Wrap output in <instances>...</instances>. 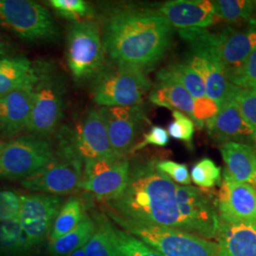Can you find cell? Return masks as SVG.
I'll return each instance as SVG.
<instances>
[{
  "label": "cell",
  "instance_id": "1",
  "mask_svg": "<svg viewBox=\"0 0 256 256\" xmlns=\"http://www.w3.org/2000/svg\"><path fill=\"white\" fill-rule=\"evenodd\" d=\"M174 32L158 10L134 7L112 10L102 30L106 54L113 62L144 72L164 58Z\"/></svg>",
  "mask_w": 256,
  "mask_h": 256
},
{
  "label": "cell",
  "instance_id": "2",
  "mask_svg": "<svg viewBox=\"0 0 256 256\" xmlns=\"http://www.w3.org/2000/svg\"><path fill=\"white\" fill-rule=\"evenodd\" d=\"M178 186L156 169L155 160L142 162L131 166L120 196L104 204L106 210L122 218L191 234L182 212Z\"/></svg>",
  "mask_w": 256,
  "mask_h": 256
},
{
  "label": "cell",
  "instance_id": "3",
  "mask_svg": "<svg viewBox=\"0 0 256 256\" xmlns=\"http://www.w3.org/2000/svg\"><path fill=\"white\" fill-rule=\"evenodd\" d=\"M192 54L206 58L226 72L242 64L256 46V20L244 28L227 27L218 32L207 28L180 30Z\"/></svg>",
  "mask_w": 256,
  "mask_h": 256
},
{
  "label": "cell",
  "instance_id": "4",
  "mask_svg": "<svg viewBox=\"0 0 256 256\" xmlns=\"http://www.w3.org/2000/svg\"><path fill=\"white\" fill-rule=\"evenodd\" d=\"M106 212L119 228L162 256H216L218 254L216 241L182 230L128 220L110 210Z\"/></svg>",
  "mask_w": 256,
  "mask_h": 256
},
{
  "label": "cell",
  "instance_id": "5",
  "mask_svg": "<svg viewBox=\"0 0 256 256\" xmlns=\"http://www.w3.org/2000/svg\"><path fill=\"white\" fill-rule=\"evenodd\" d=\"M151 88L144 70L113 62L95 77L92 98L101 108L140 106Z\"/></svg>",
  "mask_w": 256,
  "mask_h": 256
},
{
  "label": "cell",
  "instance_id": "6",
  "mask_svg": "<svg viewBox=\"0 0 256 256\" xmlns=\"http://www.w3.org/2000/svg\"><path fill=\"white\" fill-rule=\"evenodd\" d=\"M64 86L54 70L46 63L37 64L32 108L27 132L50 138L59 126L64 111Z\"/></svg>",
  "mask_w": 256,
  "mask_h": 256
},
{
  "label": "cell",
  "instance_id": "7",
  "mask_svg": "<svg viewBox=\"0 0 256 256\" xmlns=\"http://www.w3.org/2000/svg\"><path fill=\"white\" fill-rule=\"evenodd\" d=\"M106 55L101 28L96 21L90 19L70 26L66 62L76 80L96 77L104 68Z\"/></svg>",
  "mask_w": 256,
  "mask_h": 256
},
{
  "label": "cell",
  "instance_id": "8",
  "mask_svg": "<svg viewBox=\"0 0 256 256\" xmlns=\"http://www.w3.org/2000/svg\"><path fill=\"white\" fill-rule=\"evenodd\" d=\"M0 26L28 42H50L60 37L50 12L30 0H0Z\"/></svg>",
  "mask_w": 256,
  "mask_h": 256
},
{
  "label": "cell",
  "instance_id": "9",
  "mask_svg": "<svg viewBox=\"0 0 256 256\" xmlns=\"http://www.w3.org/2000/svg\"><path fill=\"white\" fill-rule=\"evenodd\" d=\"M84 164L72 151L59 144L54 158L36 173L20 180L27 190L52 196H62L79 190Z\"/></svg>",
  "mask_w": 256,
  "mask_h": 256
},
{
  "label": "cell",
  "instance_id": "10",
  "mask_svg": "<svg viewBox=\"0 0 256 256\" xmlns=\"http://www.w3.org/2000/svg\"><path fill=\"white\" fill-rule=\"evenodd\" d=\"M50 138L18 136L0 146V178L23 180L36 173L54 158Z\"/></svg>",
  "mask_w": 256,
  "mask_h": 256
},
{
  "label": "cell",
  "instance_id": "11",
  "mask_svg": "<svg viewBox=\"0 0 256 256\" xmlns=\"http://www.w3.org/2000/svg\"><path fill=\"white\" fill-rule=\"evenodd\" d=\"M58 142L68 147L84 164L117 156L112 150L106 124L97 108L88 110L74 129L63 128Z\"/></svg>",
  "mask_w": 256,
  "mask_h": 256
},
{
  "label": "cell",
  "instance_id": "12",
  "mask_svg": "<svg viewBox=\"0 0 256 256\" xmlns=\"http://www.w3.org/2000/svg\"><path fill=\"white\" fill-rule=\"evenodd\" d=\"M130 168L128 156H114L86 162L79 190L102 203L113 200L124 191Z\"/></svg>",
  "mask_w": 256,
  "mask_h": 256
},
{
  "label": "cell",
  "instance_id": "13",
  "mask_svg": "<svg viewBox=\"0 0 256 256\" xmlns=\"http://www.w3.org/2000/svg\"><path fill=\"white\" fill-rule=\"evenodd\" d=\"M62 198L46 194H21L18 220L30 248L45 241L63 205Z\"/></svg>",
  "mask_w": 256,
  "mask_h": 256
},
{
  "label": "cell",
  "instance_id": "14",
  "mask_svg": "<svg viewBox=\"0 0 256 256\" xmlns=\"http://www.w3.org/2000/svg\"><path fill=\"white\" fill-rule=\"evenodd\" d=\"M98 110L106 124L113 152L117 156L131 154L146 120L140 104L132 106H102Z\"/></svg>",
  "mask_w": 256,
  "mask_h": 256
},
{
  "label": "cell",
  "instance_id": "15",
  "mask_svg": "<svg viewBox=\"0 0 256 256\" xmlns=\"http://www.w3.org/2000/svg\"><path fill=\"white\" fill-rule=\"evenodd\" d=\"M216 202L221 220L256 226V190L239 182L226 170L223 172Z\"/></svg>",
  "mask_w": 256,
  "mask_h": 256
},
{
  "label": "cell",
  "instance_id": "16",
  "mask_svg": "<svg viewBox=\"0 0 256 256\" xmlns=\"http://www.w3.org/2000/svg\"><path fill=\"white\" fill-rule=\"evenodd\" d=\"M236 86L214 116L206 120L209 137L218 144H244L254 146L252 131L248 128L234 97Z\"/></svg>",
  "mask_w": 256,
  "mask_h": 256
},
{
  "label": "cell",
  "instance_id": "17",
  "mask_svg": "<svg viewBox=\"0 0 256 256\" xmlns=\"http://www.w3.org/2000/svg\"><path fill=\"white\" fill-rule=\"evenodd\" d=\"M158 12L174 28H207L216 21L214 2L208 0H172L164 3Z\"/></svg>",
  "mask_w": 256,
  "mask_h": 256
},
{
  "label": "cell",
  "instance_id": "18",
  "mask_svg": "<svg viewBox=\"0 0 256 256\" xmlns=\"http://www.w3.org/2000/svg\"><path fill=\"white\" fill-rule=\"evenodd\" d=\"M156 79H170L180 84L191 94L196 102V119L198 128L204 126V120L216 114L218 108L207 96L200 76L186 62L169 64L156 74Z\"/></svg>",
  "mask_w": 256,
  "mask_h": 256
},
{
  "label": "cell",
  "instance_id": "19",
  "mask_svg": "<svg viewBox=\"0 0 256 256\" xmlns=\"http://www.w3.org/2000/svg\"><path fill=\"white\" fill-rule=\"evenodd\" d=\"M34 84L0 97V135L16 138L27 131L32 108Z\"/></svg>",
  "mask_w": 256,
  "mask_h": 256
},
{
  "label": "cell",
  "instance_id": "20",
  "mask_svg": "<svg viewBox=\"0 0 256 256\" xmlns=\"http://www.w3.org/2000/svg\"><path fill=\"white\" fill-rule=\"evenodd\" d=\"M216 256H256V226L220 218Z\"/></svg>",
  "mask_w": 256,
  "mask_h": 256
},
{
  "label": "cell",
  "instance_id": "21",
  "mask_svg": "<svg viewBox=\"0 0 256 256\" xmlns=\"http://www.w3.org/2000/svg\"><path fill=\"white\" fill-rule=\"evenodd\" d=\"M225 162V170L239 182L256 190V148L236 142H227L220 146Z\"/></svg>",
  "mask_w": 256,
  "mask_h": 256
},
{
  "label": "cell",
  "instance_id": "22",
  "mask_svg": "<svg viewBox=\"0 0 256 256\" xmlns=\"http://www.w3.org/2000/svg\"><path fill=\"white\" fill-rule=\"evenodd\" d=\"M149 101L158 106L182 112L198 128L196 102L180 84L170 79H156V84L149 92Z\"/></svg>",
  "mask_w": 256,
  "mask_h": 256
},
{
  "label": "cell",
  "instance_id": "23",
  "mask_svg": "<svg viewBox=\"0 0 256 256\" xmlns=\"http://www.w3.org/2000/svg\"><path fill=\"white\" fill-rule=\"evenodd\" d=\"M185 62L190 64L192 70L200 76L207 96L220 110L222 104L232 92L234 86L227 80L224 72L218 66L206 58L189 54Z\"/></svg>",
  "mask_w": 256,
  "mask_h": 256
},
{
  "label": "cell",
  "instance_id": "24",
  "mask_svg": "<svg viewBox=\"0 0 256 256\" xmlns=\"http://www.w3.org/2000/svg\"><path fill=\"white\" fill-rule=\"evenodd\" d=\"M37 64L24 56L0 58V97L36 82Z\"/></svg>",
  "mask_w": 256,
  "mask_h": 256
},
{
  "label": "cell",
  "instance_id": "25",
  "mask_svg": "<svg viewBox=\"0 0 256 256\" xmlns=\"http://www.w3.org/2000/svg\"><path fill=\"white\" fill-rule=\"evenodd\" d=\"M96 220L106 230L110 241L120 256H162L138 238L119 228L108 220V216L98 214Z\"/></svg>",
  "mask_w": 256,
  "mask_h": 256
},
{
  "label": "cell",
  "instance_id": "26",
  "mask_svg": "<svg viewBox=\"0 0 256 256\" xmlns=\"http://www.w3.org/2000/svg\"><path fill=\"white\" fill-rule=\"evenodd\" d=\"M96 222L86 214L80 224L61 238L48 242V252L50 256H68L74 250L84 247L96 230Z\"/></svg>",
  "mask_w": 256,
  "mask_h": 256
},
{
  "label": "cell",
  "instance_id": "27",
  "mask_svg": "<svg viewBox=\"0 0 256 256\" xmlns=\"http://www.w3.org/2000/svg\"><path fill=\"white\" fill-rule=\"evenodd\" d=\"M88 214L84 202L80 198L72 196L63 203L55 220L52 232L50 234V241L63 236L68 232L76 228L86 216Z\"/></svg>",
  "mask_w": 256,
  "mask_h": 256
},
{
  "label": "cell",
  "instance_id": "28",
  "mask_svg": "<svg viewBox=\"0 0 256 256\" xmlns=\"http://www.w3.org/2000/svg\"><path fill=\"white\" fill-rule=\"evenodd\" d=\"M30 250L19 220H0V254L19 256Z\"/></svg>",
  "mask_w": 256,
  "mask_h": 256
},
{
  "label": "cell",
  "instance_id": "29",
  "mask_svg": "<svg viewBox=\"0 0 256 256\" xmlns=\"http://www.w3.org/2000/svg\"><path fill=\"white\" fill-rule=\"evenodd\" d=\"M212 2L216 18L230 23L250 20L256 12V1L218 0Z\"/></svg>",
  "mask_w": 256,
  "mask_h": 256
},
{
  "label": "cell",
  "instance_id": "30",
  "mask_svg": "<svg viewBox=\"0 0 256 256\" xmlns=\"http://www.w3.org/2000/svg\"><path fill=\"white\" fill-rule=\"evenodd\" d=\"M224 74L227 80L236 86L256 88V46L242 64Z\"/></svg>",
  "mask_w": 256,
  "mask_h": 256
},
{
  "label": "cell",
  "instance_id": "31",
  "mask_svg": "<svg viewBox=\"0 0 256 256\" xmlns=\"http://www.w3.org/2000/svg\"><path fill=\"white\" fill-rule=\"evenodd\" d=\"M50 5L60 16L74 23L90 20L93 16L92 6L84 0H50Z\"/></svg>",
  "mask_w": 256,
  "mask_h": 256
},
{
  "label": "cell",
  "instance_id": "32",
  "mask_svg": "<svg viewBox=\"0 0 256 256\" xmlns=\"http://www.w3.org/2000/svg\"><path fill=\"white\" fill-rule=\"evenodd\" d=\"M190 176L192 182L200 188H214L222 180L221 168L208 158L194 165Z\"/></svg>",
  "mask_w": 256,
  "mask_h": 256
},
{
  "label": "cell",
  "instance_id": "33",
  "mask_svg": "<svg viewBox=\"0 0 256 256\" xmlns=\"http://www.w3.org/2000/svg\"><path fill=\"white\" fill-rule=\"evenodd\" d=\"M234 97L246 124L252 131L256 148V88H241L236 86Z\"/></svg>",
  "mask_w": 256,
  "mask_h": 256
},
{
  "label": "cell",
  "instance_id": "34",
  "mask_svg": "<svg viewBox=\"0 0 256 256\" xmlns=\"http://www.w3.org/2000/svg\"><path fill=\"white\" fill-rule=\"evenodd\" d=\"M96 226L94 234L84 246L88 256H120L106 230L98 221L96 222Z\"/></svg>",
  "mask_w": 256,
  "mask_h": 256
},
{
  "label": "cell",
  "instance_id": "35",
  "mask_svg": "<svg viewBox=\"0 0 256 256\" xmlns=\"http://www.w3.org/2000/svg\"><path fill=\"white\" fill-rule=\"evenodd\" d=\"M174 120L168 126V135L182 140L187 146L192 144V137L194 133V124L192 120L180 111H172Z\"/></svg>",
  "mask_w": 256,
  "mask_h": 256
},
{
  "label": "cell",
  "instance_id": "36",
  "mask_svg": "<svg viewBox=\"0 0 256 256\" xmlns=\"http://www.w3.org/2000/svg\"><path fill=\"white\" fill-rule=\"evenodd\" d=\"M156 169L166 174L174 183L182 186L191 185V176L187 165L178 164L173 160H155Z\"/></svg>",
  "mask_w": 256,
  "mask_h": 256
},
{
  "label": "cell",
  "instance_id": "37",
  "mask_svg": "<svg viewBox=\"0 0 256 256\" xmlns=\"http://www.w3.org/2000/svg\"><path fill=\"white\" fill-rule=\"evenodd\" d=\"M21 194L10 190L0 191V220H18Z\"/></svg>",
  "mask_w": 256,
  "mask_h": 256
},
{
  "label": "cell",
  "instance_id": "38",
  "mask_svg": "<svg viewBox=\"0 0 256 256\" xmlns=\"http://www.w3.org/2000/svg\"><path fill=\"white\" fill-rule=\"evenodd\" d=\"M168 142H169L168 132L165 130L164 128L158 126H155L149 130V132H147L146 134L144 135L142 140L134 146L131 154L144 148L147 146H167Z\"/></svg>",
  "mask_w": 256,
  "mask_h": 256
},
{
  "label": "cell",
  "instance_id": "39",
  "mask_svg": "<svg viewBox=\"0 0 256 256\" xmlns=\"http://www.w3.org/2000/svg\"><path fill=\"white\" fill-rule=\"evenodd\" d=\"M12 52V46L9 41L0 36V58L4 56H8Z\"/></svg>",
  "mask_w": 256,
  "mask_h": 256
},
{
  "label": "cell",
  "instance_id": "40",
  "mask_svg": "<svg viewBox=\"0 0 256 256\" xmlns=\"http://www.w3.org/2000/svg\"><path fill=\"white\" fill-rule=\"evenodd\" d=\"M68 256H88L86 252V248L82 247L74 250V252H72Z\"/></svg>",
  "mask_w": 256,
  "mask_h": 256
},
{
  "label": "cell",
  "instance_id": "41",
  "mask_svg": "<svg viewBox=\"0 0 256 256\" xmlns=\"http://www.w3.org/2000/svg\"><path fill=\"white\" fill-rule=\"evenodd\" d=\"M0 146H1V144H0Z\"/></svg>",
  "mask_w": 256,
  "mask_h": 256
}]
</instances>
